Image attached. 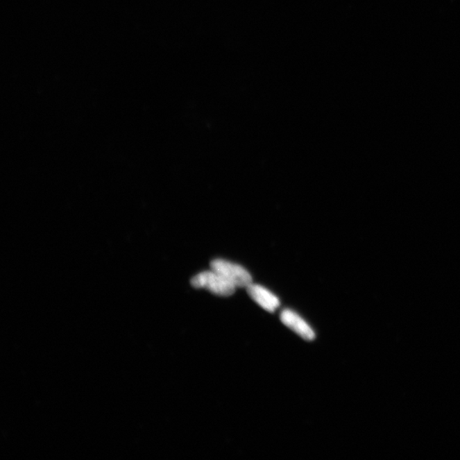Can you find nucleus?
Wrapping results in <instances>:
<instances>
[{
	"label": "nucleus",
	"mask_w": 460,
	"mask_h": 460,
	"mask_svg": "<svg viewBox=\"0 0 460 460\" xmlns=\"http://www.w3.org/2000/svg\"><path fill=\"white\" fill-rule=\"evenodd\" d=\"M192 285L196 288H205L218 296L230 297L235 293V287L233 284L212 269L194 276L191 280Z\"/></svg>",
	"instance_id": "f257e3e1"
},
{
	"label": "nucleus",
	"mask_w": 460,
	"mask_h": 460,
	"mask_svg": "<svg viewBox=\"0 0 460 460\" xmlns=\"http://www.w3.org/2000/svg\"><path fill=\"white\" fill-rule=\"evenodd\" d=\"M211 268L235 287L246 288L253 283L252 275L241 265L223 259H216L212 262Z\"/></svg>",
	"instance_id": "f03ea898"
},
{
	"label": "nucleus",
	"mask_w": 460,
	"mask_h": 460,
	"mask_svg": "<svg viewBox=\"0 0 460 460\" xmlns=\"http://www.w3.org/2000/svg\"><path fill=\"white\" fill-rule=\"evenodd\" d=\"M280 321L285 326L296 332L301 338L308 340V341L315 339L316 334L313 329L300 316H298L293 310L284 309L280 313Z\"/></svg>",
	"instance_id": "7ed1b4c3"
},
{
	"label": "nucleus",
	"mask_w": 460,
	"mask_h": 460,
	"mask_svg": "<svg viewBox=\"0 0 460 460\" xmlns=\"http://www.w3.org/2000/svg\"><path fill=\"white\" fill-rule=\"evenodd\" d=\"M246 289L250 298L267 312H275L280 306L278 298L266 288L252 283Z\"/></svg>",
	"instance_id": "20e7f679"
}]
</instances>
